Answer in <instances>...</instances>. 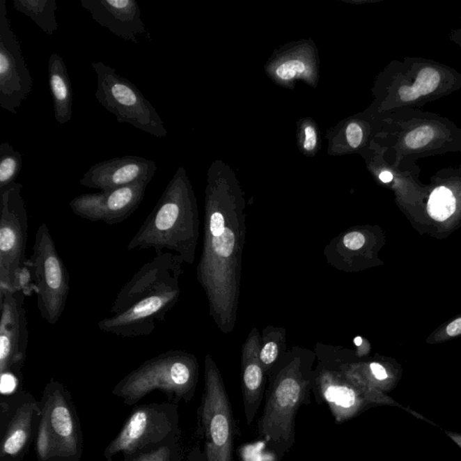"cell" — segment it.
Masks as SVG:
<instances>
[{
	"label": "cell",
	"mask_w": 461,
	"mask_h": 461,
	"mask_svg": "<svg viewBox=\"0 0 461 461\" xmlns=\"http://www.w3.org/2000/svg\"><path fill=\"white\" fill-rule=\"evenodd\" d=\"M41 418L35 441L38 461H81V421L67 387L52 379L42 398Z\"/></svg>",
	"instance_id": "7"
},
{
	"label": "cell",
	"mask_w": 461,
	"mask_h": 461,
	"mask_svg": "<svg viewBox=\"0 0 461 461\" xmlns=\"http://www.w3.org/2000/svg\"><path fill=\"white\" fill-rule=\"evenodd\" d=\"M22 184L15 182L0 192V288L24 290L29 281L26 268L29 214Z\"/></svg>",
	"instance_id": "9"
},
{
	"label": "cell",
	"mask_w": 461,
	"mask_h": 461,
	"mask_svg": "<svg viewBox=\"0 0 461 461\" xmlns=\"http://www.w3.org/2000/svg\"><path fill=\"white\" fill-rule=\"evenodd\" d=\"M41 404L22 389L0 400V461H24L38 435Z\"/></svg>",
	"instance_id": "13"
},
{
	"label": "cell",
	"mask_w": 461,
	"mask_h": 461,
	"mask_svg": "<svg viewBox=\"0 0 461 461\" xmlns=\"http://www.w3.org/2000/svg\"><path fill=\"white\" fill-rule=\"evenodd\" d=\"M198 411L205 461H233L235 420L222 375L211 355L205 359V389Z\"/></svg>",
	"instance_id": "11"
},
{
	"label": "cell",
	"mask_w": 461,
	"mask_h": 461,
	"mask_svg": "<svg viewBox=\"0 0 461 461\" xmlns=\"http://www.w3.org/2000/svg\"><path fill=\"white\" fill-rule=\"evenodd\" d=\"M48 81L54 118L59 125L66 124L72 118V87L66 64L57 52H54L49 58Z\"/></svg>",
	"instance_id": "20"
},
{
	"label": "cell",
	"mask_w": 461,
	"mask_h": 461,
	"mask_svg": "<svg viewBox=\"0 0 461 461\" xmlns=\"http://www.w3.org/2000/svg\"><path fill=\"white\" fill-rule=\"evenodd\" d=\"M286 339L285 328L268 327L264 329L261 335L260 359L267 376L276 362L287 352Z\"/></svg>",
	"instance_id": "22"
},
{
	"label": "cell",
	"mask_w": 461,
	"mask_h": 461,
	"mask_svg": "<svg viewBox=\"0 0 461 461\" xmlns=\"http://www.w3.org/2000/svg\"><path fill=\"white\" fill-rule=\"evenodd\" d=\"M92 68L97 78V102L113 114L116 121L133 125L157 138L167 136V129L155 107L133 82L102 61L92 63Z\"/></svg>",
	"instance_id": "10"
},
{
	"label": "cell",
	"mask_w": 461,
	"mask_h": 461,
	"mask_svg": "<svg viewBox=\"0 0 461 461\" xmlns=\"http://www.w3.org/2000/svg\"><path fill=\"white\" fill-rule=\"evenodd\" d=\"M261 335L257 328L251 330L242 350V392L246 422L253 423L266 392L268 377L260 359Z\"/></svg>",
	"instance_id": "19"
},
{
	"label": "cell",
	"mask_w": 461,
	"mask_h": 461,
	"mask_svg": "<svg viewBox=\"0 0 461 461\" xmlns=\"http://www.w3.org/2000/svg\"><path fill=\"white\" fill-rule=\"evenodd\" d=\"M33 90V78L12 29L7 1L0 0V107L14 115Z\"/></svg>",
	"instance_id": "14"
},
{
	"label": "cell",
	"mask_w": 461,
	"mask_h": 461,
	"mask_svg": "<svg viewBox=\"0 0 461 461\" xmlns=\"http://www.w3.org/2000/svg\"><path fill=\"white\" fill-rule=\"evenodd\" d=\"M315 362V350L293 347L279 358L267 376L268 387L258 433L278 460L294 446L297 414L309 402Z\"/></svg>",
	"instance_id": "3"
},
{
	"label": "cell",
	"mask_w": 461,
	"mask_h": 461,
	"mask_svg": "<svg viewBox=\"0 0 461 461\" xmlns=\"http://www.w3.org/2000/svg\"><path fill=\"white\" fill-rule=\"evenodd\" d=\"M199 377L198 359L192 353L171 350L143 362L114 387L112 394L125 405H134L155 391L179 405L189 403L196 394Z\"/></svg>",
	"instance_id": "6"
},
{
	"label": "cell",
	"mask_w": 461,
	"mask_h": 461,
	"mask_svg": "<svg viewBox=\"0 0 461 461\" xmlns=\"http://www.w3.org/2000/svg\"><path fill=\"white\" fill-rule=\"evenodd\" d=\"M157 171L155 162L139 156L106 159L91 166L79 180L90 189L107 192L139 182H150Z\"/></svg>",
	"instance_id": "17"
},
{
	"label": "cell",
	"mask_w": 461,
	"mask_h": 461,
	"mask_svg": "<svg viewBox=\"0 0 461 461\" xmlns=\"http://www.w3.org/2000/svg\"><path fill=\"white\" fill-rule=\"evenodd\" d=\"M180 437L123 455L122 461H182Z\"/></svg>",
	"instance_id": "23"
},
{
	"label": "cell",
	"mask_w": 461,
	"mask_h": 461,
	"mask_svg": "<svg viewBox=\"0 0 461 461\" xmlns=\"http://www.w3.org/2000/svg\"><path fill=\"white\" fill-rule=\"evenodd\" d=\"M380 179L384 183H389L393 180V175L391 172L389 171H383L382 173L380 175Z\"/></svg>",
	"instance_id": "34"
},
{
	"label": "cell",
	"mask_w": 461,
	"mask_h": 461,
	"mask_svg": "<svg viewBox=\"0 0 461 461\" xmlns=\"http://www.w3.org/2000/svg\"><path fill=\"white\" fill-rule=\"evenodd\" d=\"M315 352L312 391L319 405H328L338 423L352 420L374 405L404 408L370 386L362 374L361 364L352 361L348 350L318 343Z\"/></svg>",
	"instance_id": "5"
},
{
	"label": "cell",
	"mask_w": 461,
	"mask_h": 461,
	"mask_svg": "<svg viewBox=\"0 0 461 461\" xmlns=\"http://www.w3.org/2000/svg\"><path fill=\"white\" fill-rule=\"evenodd\" d=\"M427 210L430 217L436 221L447 220L456 210V199L453 192L445 187H439L430 196Z\"/></svg>",
	"instance_id": "26"
},
{
	"label": "cell",
	"mask_w": 461,
	"mask_h": 461,
	"mask_svg": "<svg viewBox=\"0 0 461 461\" xmlns=\"http://www.w3.org/2000/svg\"><path fill=\"white\" fill-rule=\"evenodd\" d=\"M305 143L304 147L306 150H312L315 149L316 146V134L315 129L312 127H307L305 130Z\"/></svg>",
	"instance_id": "31"
},
{
	"label": "cell",
	"mask_w": 461,
	"mask_h": 461,
	"mask_svg": "<svg viewBox=\"0 0 461 461\" xmlns=\"http://www.w3.org/2000/svg\"><path fill=\"white\" fill-rule=\"evenodd\" d=\"M176 437H180L178 405L166 402L138 405L104 448V458L112 461L119 453H131Z\"/></svg>",
	"instance_id": "12"
},
{
	"label": "cell",
	"mask_w": 461,
	"mask_h": 461,
	"mask_svg": "<svg viewBox=\"0 0 461 461\" xmlns=\"http://www.w3.org/2000/svg\"><path fill=\"white\" fill-rule=\"evenodd\" d=\"M12 3L15 10L29 17L46 35L54 36L59 29L55 0H13Z\"/></svg>",
	"instance_id": "21"
},
{
	"label": "cell",
	"mask_w": 461,
	"mask_h": 461,
	"mask_svg": "<svg viewBox=\"0 0 461 461\" xmlns=\"http://www.w3.org/2000/svg\"><path fill=\"white\" fill-rule=\"evenodd\" d=\"M435 137V130L429 125H423L409 132L405 138V146L410 149L426 146Z\"/></svg>",
	"instance_id": "27"
},
{
	"label": "cell",
	"mask_w": 461,
	"mask_h": 461,
	"mask_svg": "<svg viewBox=\"0 0 461 461\" xmlns=\"http://www.w3.org/2000/svg\"><path fill=\"white\" fill-rule=\"evenodd\" d=\"M23 156L8 143L0 144V192L15 182L22 170Z\"/></svg>",
	"instance_id": "25"
},
{
	"label": "cell",
	"mask_w": 461,
	"mask_h": 461,
	"mask_svg": "<svg viewBox=\"0 0 461 461\" xmlns=\"http://www.w3.org/2000/svg\"><path fill=\"white\" fill-rule=\"evenodd\" d=\"M185 261L171 251H155L121 290L97 327L123 338L147 336L179 302Z\"/></svg>",
	"instance_id": "2"
},
{
	"label": "cell",
	"mask_w": 461,
	"mask_h": 461,
	"mask_svg": "<svg viewBox=\"0 0 461 461\" xmlns=\"http://www.w3.org/2000/svg\"><path fill=\"white\" fill-rule=\"evenodd\" d=\"M441 75L437 70L433 68H424L418 73L416 82L412 86H403L399 90V97L404 102L416 100L422 96L431 94L437 88Z\"/></svg>",
	"instance_id": "24"
},
{
	"label": "cell",
	"mask_w": 461,
	"mask_h": 461,
	"mask_svg": "<svg viewBox=\"0 0 461 461\" xmlns=\"http://www.w3.org/2000/svg\"><path fill=\"white\" fill-rule=\"evenodd\" d=\"M446 435L461 448V433L446 432Z\"/></svg>",
	"instance_id": "33"
},
{
	"label": "cell",
	"mask_w": 461,
	"mask_h": 461,
	"mask_svg": "<svg viewBox=\"0 0 461 461\" xmlns=\"http://www.w3.org/2000/svg\"><path fill=\"white\" fill-rule=\"evenodd\" d=\"M192 454H193V456H194V459L192 460V458H190V461H198V454H199V453H198V454H194V453H192ZM198 461H199V460H198Z\"/></svg>",
	"instance_id": "36"
},
{
	"label": "cell",
	"mask_w": 461,
	"mask_h": 461,
	"mask_svg": "<svg viewBox=\"0 0 461 461\" xmlns=\"http://www.w3.org/2000/svg\"><path fill=\"white\" fill-rule=\"evenodd\" d=\"M198 211L186 172L180 168L140 229L127 244L130 251L168 250L187 264L195 261L199 238Z\"/></svg>",
	"instance_id": "4"
},
{
	"label": "cell",
	"mask_w": 461,
	"mask_h": 461,
	"mask_svg": "<svg viewBox=\"0 0 461 461\" xmlns=\"http://www.w3.org/2000/svg\"><path fill=\"white\" fill-rule=\"evenodd\" d=\"M81 4L100 26L125 41L139 44L147 33L135 0H81Z\"/></svg>",
	"instance_id": "18"
},
{
	"label": "cell",
	"mask_w": 461,
	"mask_h": 461,
	"mask_svg": "<svg viewBox=\"0 0 461 461\" xmlns=\"http://www.w3.org/2000/svg\"><path fill=\"white\" fill-rule=\"evenodd\" d=\"M26 268L38 297L40 315L49 325H56L65 310L70 275L45 223L40 224L36 233L33 253Z\"/></svg>",
	"instance_id": "8"
},
{
	"label": "cell",
	"mask_w": 461,
	"mask_h": 461,
	"mask_svg": "<svg viewBox=\"0 0 461 461\" xmlns=\"http://www.w3.org/2000/svg\"><path fill=\"white\" fill-rule=\"evenodd\" d=\"M347 141L352 148H357L361 143L364 133L362 129L357 123H352L348 125L346 130Z\"/></svg>",
	"instance_id": "30"
},
{
	"label": "cell",
	"mask_w": 461,
	"mask_h": 461,
	"mask_svg": "<svg viewBox=\"0 0 461 461\" xmlns=\"http://www.w3.org/2000/svg\"><path fill=\"white\" fill-rule=\"evenodd\" d=\"M446 333L448 336H456V335L461 334V318L451 322L447 327Z\"/></svg>",
	"instance_id": "32"
},
{
	"label": "cell",
	"mask_w": 461,
	"mask_h": 461,
	"mask_svg": "<svg viewBox=\"0 0 461 461\" xmlns=\"http://www.w3.org/2000/svg\"><path fill=\"white\" fill-rule=\"evenodd\" d=\"M355 344H356V345H357V346H361V344H362V339H361V337H357V338H356V339H355Z\"/></svg>",
	"instance_id": "35"
},
{
	"label": "cell",
	"mask_w": 461,
	"mask_h": 461,
	"mask_svg": "<svg viewBox=\"0 0 461 461\" xmlns=\"http://www.w3.org/2000/svg\"><path fill=\"white\" fill-rule=\"evenodd\" d=\"M0 375L22 380L29 342L24 290L0 288Z\"/></svg>",
	"instance_id": "15"
},
{
	"label": "cell",
	"mask_w": 461,
	"mask_h": 461,
	"mask_svg": "<svg viewBox=\"0 0 461 461\" xmlns=\"http://www.w3.org/2000/svg\"><path fill=\"white\" fill-rule=\"evenodd\" d=\"M366 238L364 233L358 232V230H352L346 233L342 240V244L344 249L349 251H358L361 250L365 245Z\"/></svg>",
	"instance_id": "29"
},
{
	"label": "cell",
	"mask_w": 461,
	"mask_h": 461,
	"mask_svg": "<svg viewBox=\"0 0 461 461\" xmlns=\"http://www.w3.org/2000/svg\"><path fill=\"white\" fill-rule=\"evenodd\" d=\"M149 182H139L97 193L83 194L70 202L75 216L109 226L124 222L139 208Z\"/></svg>",
	"instance_id": "16"
},
{
	"label": "cell",
	"mask_w": 461,
	"mask_h": 461,
	"mask_svg": "<svg viewBox=\"0 0 461 461\" xmlns=\"http://www.w3.org/2000/svg\"><path fill=\"white\" fill-rule=\"evenodd\" d=\"M306 64L300 60H290L282 63L276 70V75L283 81H290L297 75H303L306 72Z\"/></svg>",
	"instance_id": "28"
},
{
	"label": "cell",
	"mask_w": 461,
	"mask_h": 461,
	"mask_svg": "<svg viewBox=\"0 0 461 461\" xmlns=\"http://www.w3.org/2000/svg\"><path fill=\"white\" fill-rule=\"evenodd\" d=\"M245 233L242 212L224 211L211 196L196 278L207 296L209 315L226 334L232 333L237 319Z\"/></svg>",
	"instance_id": "1"
}]
</instances>
